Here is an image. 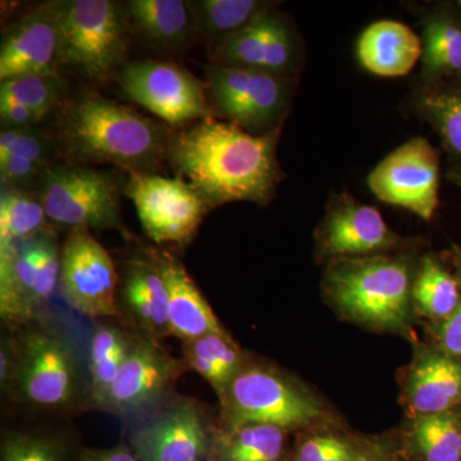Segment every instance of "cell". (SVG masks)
Masks as SVG:
<instances>
[{
  "instance_id": "6da1fadb",
  "label": "cell",
  "mask_w": 461,
  "mask_h": 461,
  "mask_svg": "<svg viewBox=\"0 0 461 461\" xmlns=\"http://www.w3.org/2000/svg\"><path fill=\"white\" fill-rule=\"evenodd\" d=\"M280 130L253 135L217 117L173 132L167 162L211 209L229 203L271 202L282 173L276 148Z\"/></svg>"
},
{
  "instance_id": "7a4b0ae2",
  "label": "cell",
  "mask_w": 461,
  "mask_h": 461,
  "mask_svg": "<svg viewBox=\"0 0 461 461\" xmlns=\"http://www.w3.org/2000/svg\"><path fill=\"white\" fill-rule=\"evenodd\" d=\"M172 133L98 91L84 89L60 105L54 142L67 163L156 173L167 160Z\"/></svg>"
},
{
  "instance_id": "3957f363",
  "label": "cell",
  "mask_w": 461,
  "mask_h": 461,
  "mask_svg": "<svg viewBox=\"0 0 461 461\" xmlns=\"http://www.w3.org/2000/svg\"><path fill=\"white\" fill-rule=\"evenodd\" d=\"M124 186L121 173L66 162L42 172L38 195L53 222L74 230H114L129 236L121 215Z\"/></svg>"
},
{
  "instance_id": "277c9868",
  "label": "cell",
  "mask_w": 461,
  "mask_h": 461,
  "mask_svg": "<svg viewBox=\"0 0 461 461\" xmlns=\"http://www.w3.org/2000/svg\"><path fill=\"white\" fill-rule=\"evenodd\" d=\"M60 63L87 80L114 77L127 54L122 5L112 0H57Z\"/></svg>"
},
{
  "instance_id": "5b68a950",
  "label": "cell",
  "mask_w": 461,
  "mask_h": 461,
  "mask_svg": "<svg viewBox=\"0 0 461 461\" xmlns=\"http://www.w3.org/2000/svg\"><path fill=\"white\" fill-rule=\"evenodd\" d=\"M329 290L336 304L355 320L375 326H402L412 295L408 264L375 257L344 262L330 269Z\"/></svg>"
},
{
  "instance_id": "8992f818",
  "label": "cell",
  "mask_w": 461,
  "mask_h": 461,
  "mask_svg": "<svg viewBox=\"0 0 461 461\" xmlns=\"http://www.w3.org/2000/svg\"><path fill=\"white\" fill-rule=\"evenodd\" d=\"M223 432L248 424L297 429L318 420L321 405L302 388L262 366H244L221 393Z\"/></svg>"
},
{
  "instance_id": "52a82bcc",
  "label": "cell",
  "mask_w": 461,
  "mask_h": 461,
  "mask_svg": "<svg viewBox=\"0 0 461 461\" xmlns=\"http://www.w3.org/2000/svg\"><path fill=\"white\" fill-rule=\"evenodd\" d=\"M204 83L215 117L258 136L280 130L288 107L284 76L212 63L205 68Z\"/></svg>"
},
{
  "instance_id": "ba28073f",
  "label": "cell",
  "mask_w": 461,
  "mask_h": 461,
  "mask_svg": "<svg viewBox=\"0 0 461 461\" xmlns=\"http://www.w3.org/2000/svg\"><path fill=\"white\" fill-rule=\"evenodd\" d=\"M12 384L30 405L47 411L71 408L80 397V375L71 346L56 330H29L14 346Z\"/></svg>"
},
{
  "instance_id": "9c48e42d",
  "label": "cell",
  "mask_w": 461,
  "mask_h": 461,
  "mask_svg": "<svg viewBox=\"0 0 461 461\" xmlns=\"http://www.w3.org/2000/svg\"><path fill=\"white\" fill-rule=\"evenodd\" d=\"M127 99L175 126L215 117L204 81L163 60L129 63L114 76Z\"/></svg>"
},
{
  "instance_id": "30bf717a",
  "label": "cell",
  "mask_w": 461,
  "mask_h": 461,
  "mask_svg": "<svg viewBox=\"0 0 461 461\" xmlns=\"http://www.w3.org/2000/svg\"><path fill=\"white\" fill-rule=\"evenodd\" d=\"M124 195L135 205L145 233L159 245L189 244L212 211L186 181L157 173H127Z\"/></svg>"
},
{
  "instance_id": "8fae6325",
  "label": "cell",
  "mask_w": 461,
  "mask_h": 461,
  "mask_svg": "<svg viewBox=\"0 0 461 461\" xmlns=\"http://www.w3.org/2000/svg\"><path fill=\"white\" fill-rule=\"evenodd\" d=\"M113 260L87 229H75L62 247L59 287L67 303L89 318L120 317Z\"/></svg>"
},
{
  "instance_id": "7c38bea8",
  "label": "cell",
  "mask_w": 461,
  "mask_h": 461,
  "mask_svg": "<svg viewBox=\"0 0 461 461\" xmlns=\"http://www.w3.org/2000/svg\"><path fill=\"white\" fill-rule=\"evenodd\" d=\"M439 162L426 139L414 138L388 154L368 176L381 202L430 220L438 206Z\"/></svg>"
},
{
  "instance_id": "4fadbf2b",
  "label": "cell",
  "mask_w": 461,
  "mask_h": 461,
  "mask_svg": "<svg viewBox=\"0 0 461 461\" xmlns=\"http://www.w3.org/2000/svg\"><path fill=\"white\" fill-rule=\"evenodd\" d=\"M185 371L184 359L167 353L158 339H136L100 408L117 417L149 411L168 395Z\"/></svg>"
},
{
  "instance_id": "5bb4252c",
  "label": "cell",
  "mask_w": 461,
  "mask_h": 461,
  "mask_svg": "<svg viewBox=\"0 0 461 461\" xmlns=\"http://www.w3.org/2000/svg\"><path fill=\"white\" fill-rule=\"evenodd\" d=\"M215 435L200 403L181 399L133 430L130 446L140 461H208Z\"/></svg>"
},
{
  "instance_id": "9a60e30c",
  "label": "cell",
  "mask_w": 461,
  "mask_h": 461,
  "mask_svg": "<svg viewBox=\"0 0 461 461\" xmlns=\"http://www.w3.org/2000/svg\"><path fill=\"white\" fill-rule=\"evenodd\" d=\"M60 33L57 2L27 12L3 32L0 81L23 75H60Z\"/></svg>"
},
{
  "instance_id": "2e32d148",
  "label": "cell",
  "mask_w": 461,
  "mask_h": 461,
  "mask_svg": "<svg viewBox=\"0 0 461 461\" xmlns=\"http://www.w3.org/2000/svg\"><path fill=\"white\" fill-rule=\"evenodd\" d=\"M295 57L293 27L281 14L267 11L220 41L212 60L214 65L247 67L285 76L293 69Z\"/></svg>"
},
{
  "instance_id": "e0dca14e",
  "label": "cell",
  "mask_w": 461,
  "mask_h": 461,
  "mask_svg": "<svg viewBox=\"0 0 461 461\" xmlns=\"http://www.w3.org/2000/svg\"><path fill=\"white\" fill-rule=\"evenodd\" d=\"M397 240L377 209L344 194L330 205L321 244L326 256L357 257L387 250Z\"/></svg>"
},
{
  "instance_id": "ac0fdd59",
  "label": "cell",
  "mask_w": 461,
  "mask_h": 461,
  "mask_svg": "<svg viewBox=\"0 0 461 461\" xmlns=\"http://www.w3.org/2000/svg\"><path fill=\"white\" fill-rule=\"evenodd\" d=\"M153 262L168 291L169 335L187 342L208 333L224 332L184 264L169 256L157 257Z\"/></svg>"
},
{
  "instance_id": "d6986e66",
  "label": "cell",
  "mask_w": 461,
  "mask_h": 461,
  "mask_svg": "<svg viewBox=\"0 0 461 461\" xmlns=\"http://www.w3.org/2000/svg\"><path fill=\"white\" fill-rule=\"evenodd\" d=\"M423 54V45L411 27L397 21H378L357 39L360 65L381 77H400L414 68Z\"/></svg>"
},
{
  "instance_id": "ffe728a7",
  "label": "cell",
  "mask_w": 461,
  "mask_h": 461,
  "mask_svg": "<svg viewBox=\"0 0 461 461\" xmlns=\"http://www.w3.org/2000/svg\"><path fill=\"white\" fill-rule=\"evenodd\" d=\"M122 9L127 26L160 50H182L198 29L190 2L184 0H129Z\"/></svg>"
},
{
  "instance_id": "44dd1931",
  "label": "cell",
  "mask_w": 461,
  "mask_h": 461,
  "mask_svg": "<svg viewBox=\"0 0 461 461\" xmlns=\"http://www.w3.org/2000/svg\"><path fill=\"white\" fill-rule=\"evenodd\" d=\"M41 236L42 232L0 249V313L5 321L23 323L35 320L32 295L38 280Z\"/></svg>"
},
{
  "instance_id": "7402d4cb",
  "label": "cell",
  "mask_w": 461,
  "mask_h": 461,
  "mask_svg": "<svg viewBox=\"0 0 461 461\" xmlns=\"http://www.w3.org/2000/svg\"><path fill=\"white\" fill-rule=\"evenodd\" d=\"M408 399L420 415L447 412L461 402V364L450 355H427L409 375Z\"/></svg>"
},
{
  "instance_id": "603a6c76",
  "label": "cell",
  "mask_w": 461,
  "mask_h": 461,
  "mask_svg": "<svg viewBox=\"0 0 461 461\" xmlns=\"http://www.w3.org/2000/svg\"><path fill=\"white\" fill-rule=\"evenodd\" d=\"M186 368L198 373L211 384L218 395L242 366V353L226 332L208 333L184 342Z\"/></svg>"
},
{
  "instance_id": "cb8c5ba5",
  "label": "cell",
  "mask_w": 461,
  "mask_h": 461,
  "mask_svg": "<svg viewBox=\"0 0 461 461\" xmlns=\"http://www.w3.org/2000/svg\"><path fill=\"white\" fill-rule=\"evenodd\" d=\"M285 430L272 424H248L215 435L213 456L217 461H280Z\"/></svg>"
},
{
  "instance_id": "d4e9b609",
  "label": "cell",
  "mask_w": 461,
  "mask_h": 461,
  "mask_svg": "<svg viewBox=\"0 0 461 461\" xmlns=\"http://www.w3.org/2000/svg\"><path fill=\"white\" fill-rule=\"evenodd\" d=\"M136 339L113 326L99 327L90 345V393L100 408Z\"/></svg>"
},
{
  "instance_id": "484cf974",
  "label": "cell",
  "mask_w": 461,
  "mask_h": 461,
  "mask_svg": "<svg viewBox=\"0 0 461 461\" xmlns=\"http://www.w3.org/2000/svg\"><path fill=\"white\" fill-rule=\"evenodd\" d=\"M47 218L38 193L2 187L0 249L48 230Z\"/></svg>"
},
{
  "instance_id": "4316f807",
  "label": "cell",
  "mask_w": 461,
  "mask_h": 461,
  "mask_svg": "<svg viewBox=\"0 0 461 461\" xmlns=\"http://www.w3.org/2000/svg\"><path fill=\"white\" fill-rule=\"evenodd\" d=\"M0 98L20 103L39 121L67 99V83L60 75H23L0 85Z\"/></svg>"
},
{
  "instance_id": "83f0119b",
  "label": "cell",
  "mask_w": 461,
  "mask_h": 461,
  "mask_svg": "<svg viewBox=\"0 0 461 461\" xmlns=\"http://www.w3.org/2000/svg\"><path fill=\"white\" fill-rule=\"evenodd\" d=\"M190 5L198 29L220 36L221 41L249 25L268 7L258 0H194Z\"/></svg>"
},
{
  "instance_id": "f1b7e54d",
  "label": "cell",
  "mask_w": 461,
  "mask_h": 461,
  "mask_svg": "<svg viewBox=\"0 0 461 461\" xmlns=\"http://www.w3.org/2000/svg\"><path fill=\"white\" fill-rule=\"evenodd\" d=\"M412 297L421 313L444 321L460 304L456 281L432 258H426L421 263L420 271L412 286Z\"/></svg>"
},
{
  "instance_id": "f546056e",
  "label": "cell",
  "mask_w": 461,
  "mask_h": 461,
  "mask_svg": "<svg viewBox=\"0 0 461 461\" xmlns=\"http://www.w3.org/2000/svg\"><path fill=\"white\" fill-rule=\"evenodd\" d=\"M412 437L426 461H460L461 429L450 412L420 415L412 424Z\"/></svg>"
},
{
  "instance_id": "4dcf8cb0",
  "label": "cell",
  "mask_w": 461,
  "mask_h": 461,
  "mask_svg": "<svg viewBox=\"0 0 461 461\" xmlns=\"http://www.w3.org/2000/svg\"><path fill=\"white\" fill-rule=\"evenodd\" d=\"M421 57L427 74L461 71V27L447 18L429 21Z\"/></svg>"
},
{
  "instance_id": "1f68e13d",
  "label": "cell",
  "mask_w": 461,
  "mask_h": 461,
  "mask_svg": "<svg viewBox=\"0 0 461 461\" xmlns=\"http://www.w3.org/2000/svg\"><path fill=\"white\" fill-rule=\"evenodd\" d=\"M81 453V451H80ZM65 439L47 433L7 432L0 445V461H78Z\"/></svg>"
},
{
  "instance_id": "d6a6232c",
  "label": "cell",
  "mask_w": 461,
  "mask_h": 461,
  "mask_svg": "<svg viewBox=\"0 0 461 461\" xmlns=\"http://www.w3.org/2000/svg\"><path fill=\"white\" fill-rule=\"evenodd\" d=\"M426 112L448 148L461 156V93L429 94L421 99Z\"/></svg>"
},
{
  "instance_id": "836d02e7",
  "label": "cell",
  "mask_w": 461,
  "mask_h": 461,
  "mask_svg": "<svg viewBox=\"0 0 461 461\" xmlns=\"http://www.w3.org/2000/svg\"><path fill=\"white\" fill-rule=\"evenodd\" d=\"M53 139L45 133L29 130H2L0 132V159L17 156L48 168L56 148Z\"/></svg>"
},
{
  "instance_id": "e575fe53",
  "label": "cell",
  "mask_w": 461,
  "mask_h": 461,
  "mask_svg": "<svg viewBox=\"0 0 461 461\" xmlns=\"http://www.w3.org/2000/svg\"><path fill=\"white\" fill-rule=\"evenodd\" d=\"M62 249L51 230L42 232L41 259H39L38 280L32 295L33 317L44 308L59 285Z\"/></svg>"
},
{
  "instance_id": "d590c367",
  "label": "cell",
  "mask_w": 461,
  "mask_h": 461,
  "mask_svg": "<svg viewBox=\"0 0 461 461\" xmlns=\"http://www.w3.org/2000/svg\"><path fill=\"white\" fill-rule=\"evenodd\" d=\"M123 303L129 309V314L135 320L138 326L147 333L148 338L159 339V326H158L156 312L151 304L147 290L135 264L127 269L123 284Z\"/></svg>"
},
{
  "instance_id": "8d00e7d4",
  "label": "cell",
  "mask_w": 461,
  "mask_h": 461,
  "mask_svg": "<svg viewBox=\"0 0 461 461\" xmlns=\"http://www.w3.org/2000/svg\"><path fill=\"white\" fill-rule=\"evenodd\" d=\"M357 454L350 444L336 436H315L297 448L296 461H355Z\"/></svg>"
},
{
  "instance_id": "74e56055",
  "label": "cell",
  "mask_w": 461,
  "mask_h": 461,
  "mask_svg": "<svg viewBox=\"0 0 461 461\" xmlns=\"http://www.w3.org/2000/svg\"><path fill=\"white\" fill-rule=\"evenodd\" d=\"M45 167L36 165L25 158L12 156L0 159V180L5 189L29 186L32 181L41 180Z\"/></svg>"
},
{
  "instance_id": "f35d334b",
  "label": "cell",
  "mask_w": 461,
  "mask_h": 461,
  "mask_svg": "<svg viewBox=\"0 0 461 461\" xmlns=\"http://www.w3.org/2000/svg\"><path fill=\"white\" fill-rule=\"evenodd\" d=\"M0 121H2V130L35 129L36 124L41 122L25 105L2 98H0Z\"/></svg>"
},
{
  "instance_id": "ab89813d",
  "label": "cell",
  "mask_w": 461,
  "mask_h": 461,
  "mask_svg": "<svg viewBox=\"0 0 461 461\" xmlns=\"http://www.w3.org/2000/svg\"><path fill=\"white\" fill-rule=\"evenodd\" d=\"M438 336L446 354L461 357V302L456 311L442 323Z\"/></svg>"
},
{
  "instance_id": "60d3db41",
  "label": "cell",
  "mask_w": 461,
  "mask_h": 461,
  "mask_svg": "<svg viewBox=\"0 0 461 461\" xmlns=\"http://www.w3.org/2000/svg\"><path fill=\"white\" fill-rule=\"evenodd\" d=\"M78 461H140L131 446L118 445L112 448H85Z\"/></svg>"
},
{
  "instance_id": "b9f144b4",
  "label": "cell",
  "mask_w": 461,
  "mask_h": 461,
  "mask_svg": "<svg viewBox=\"0 0 461 461\" xmlns=\"http://www.w3.org/2000/svg\"><path fill=\"white\" fill-rule=\"evenodd\" d=\"M355 461H372V460L359 459V457H357V459Z\"/></svg>"
},
{
  "instance_id": "7bdbcfd3",
  "label": "cell",
  "mask_w": 461,
  "mask_h": 461,
  "mask_svg": "<svg viewBox=\"0 0 461 461\" xmlns=\"http://www.w3.org/2000/svg\"><path fill=\"white\" fill-rule=\"evenodd\" d=\"M456 181L459 182V184L461 185V177H457Z\"/></svg>"
},
{
  "instance_id": "ee69618b",
  "label": "cell",
  "mask_w": 461,
  "mask_h": 461,
  "mask_svg": "<svg viewBox=\"0 0 461 461\" xmlns=\"http://www.w3.org/2000/svg\"><path fill=\"white\" fill-rule=\"evenodd\" d=\"M460 282H461V260H460Z\"/></svg>"
},
{
  "instance_id": "f6af8a7d",
  "label": "cell",
  "mask_w": 461,
  "mask_h": 461,
  "mask_svg": "<svg viewBox=\"0 0 461 461\" xmlns=\"http://www.w3.org/2000/svg\"><path fill=\"white\" fill-rule=\"evenodd\" d=\"M460 5H461V2H460Z\"/></svg>"
}]
</instances>
